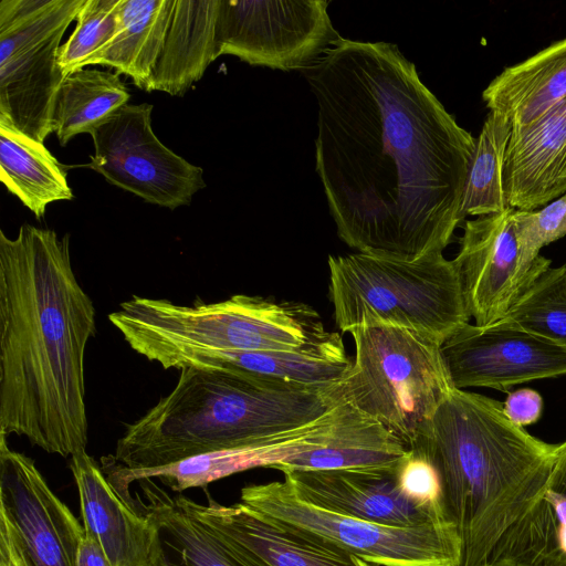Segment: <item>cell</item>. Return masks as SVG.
I'll list each match as a JSON object with an SVG mask.
<instances>
[{
	"mask_svg": "<svg viewBox=\"0 0 566 566\" xmlns=\"http://www.w3.org/2000/svg\"><path fill=\"white\" fill-rule=\"evenodd\" d=\"M505 318L566 346V264L543 272Z\"/></svg>",
	"mask_w": 566,
	"mask_h": 566,
	"instance_id": "f546056e",
	"label": "cell"
},
{
	"mask_svg": "<svg viewBox=\"0 0 566 566\" xmlns=\"http://www.w3.org/2000/svg\"><path fill=\"white\" fill-rule=\"evenodd\" d=\"M548 488L566 495V440L559 443V452L548 481Z\"/></svg>",
	"mask_w": 566,
	"mask_h": 566,
	"instance_id": "8d00e7d4",
	"label": "cell"
},
{
	"mask_svg": "<svg viewBox=\"0 0 566 566\" xmlns=\"http://www.w3.org/2000/svg\"><path fill=\"white\" fill-rule=\"evenodd\" d=\"M484 566H516L514 564H511V563H506V562H500V563H491V564H486Z\"/></svg>",
	"mask_w": 566,
	"mask_h": 566,
	"instance_id": "74e56055",
	"label": "cell"
},
{
	"mask_svg": "<svg viewBox=\"0 0 566 566\" xmlns=\"http://www.w3.org/2000/svg\"><path fill=\"white\" fill-rule=\"evenodd\" d=\"M329 297L336 325H388L439 345L470 321L452 260L434 253L413 261L367 253L329 255Z\"/></svg>",
	"mask_w": 566,
	"mask_h": 566,
	"instance_id": "8992f818",
	"label": "cell"
},
{
	"mask_svg": "<svg viewBox=\"0 0 566 566\" xmlns=\"http://www.w3.org/2000/svg\"><path fill=\"white\" fill-rule=\"evenodd\" d=\"M96 310L74 273L70 235L0 230V432L63 458L86 450L85 352Z\"/></svg>",
	"mask_w": 566,
	"mask_h": 566,
	"instance_id": "7a4b0ae2",
	"label": "cell"
},
{
	"mask_svg": "<svg viewBox=\"0 0 566 566\" xmlns=\"http://www.w3.org/2000/svg\"><path fill=\"white\" fill-rule=\"evenodd\" d=\"M0 503L8 510L33 566H77L85 528L51 490L30 457L0 432Z\"/></svg>",
	"mask_w": 566,
	"mask_h": 566,
	"instance_id": "5bb4252c",
	"label": "cell"
},
{
	"mask_svg": "<svg viewBox=\"0 0 566 566\" xmlns=\"http://www.w3.org/2000/svg\"><path fill=\"white\" fill-rule=\"evenodd\" d=\"M525 254L535 259L542 248L566 235V193L535 211L514 210Z\"/></svg>",
	"mask_w": 566,
	"mask_h": 566,
	"instance_id": "1f68e13d",
	"label": "cell"
},
{
	"mask_svg": "<svg viewBox=\"0 0 566 566\" xmlns=\"http://www.w3.org/2000/svg\"><path fill=\"white\" fill-rule=\"evenodd\" d=\"M397 478L401 492L409 500L443 520L439 478L433 465L421 452L408 450L397 465Z\"/></svg>",
	"mask_w": 566,
	"mask_h": 566,
	"instance_id": "d6a6232c",
	"label": "cell"
},
{
	"mask_svg": "<svg viewBox=\"0 0 566 566\" xmlns=\"http://www.w3.org/2000/svg\"><path fill=\"white\" fill-rule=\"evenodd\" d=\"M188 513L209 525L234 547L268 566H370L326 541L262 515L243 503L208 504L175 497Z\"/></svg>",
	"mask_w": 566,
	"mask_h": 566,
	"instance_id": "2e32d148",
	"label": "cell"
},
{
	"mask_svg": "<svg viewBox=\"0 0 566 566\" xmlns=\"http://www.w3.org/2000/svg\"><path fill=\"white\" fill-rule=\"evenodd\" d=\"M339 400L338 385L302 387L235 368L185 367L174 389L126 426L107 457L126 469H151L262 443L321 419Z\"/></svg>",
	"mask_w": 566,
	"mask_h": 566,
	"instance_id": "277c9868",
	"label": "cell"
},
{
	"mask_svg": "<svg viewBox=\"0 0 566 566\" xmlns=\"http://www.w3.org/2000/svg\"><path fill=\"white\" fill-rule=\"evenodd\" d=\"M241 503L377 566H459L461 544L444 522L399 527L334 513L300 499L287 481L252 484Z\"/></svg>",
	"mask_w": 566,
	"mask_h": 566,
	"instance_id": "9c48e42d",
	"label": "cell"
},
{
	"mask_svg": "<svg viewBox=\"0 0 566 566\" xmlns=\"http://www.w3.org/2000/svg\"><path fill=\"white\" fill-rule=\"evenodd\" d=\"M566 566V495L547 488L494 545L488 564Z\"/></svg>",
	"mask_w": 566,
	"mask_h": 566,
	"instance_id": "4316f807",
	"label": "cell"
},
{
	"mask_svg": "<svg viewBox=\"0 0 566 566\" xmlns=\"http://www.w3.org/2000/svg\"><path fill=\"white\" fill-rule=\"evenodd\" d=\"M146 503L138 494L135 509L159 530L167 566H268L244 554L218 532L186 512L150 479L140 480Z\"/></svg>",
	"mask_w": 566,
	"mask_h": 566,
	"instance_id": "cb8c5ba5",
	"label": "cell"
},
{
	"mask_svg": "<svg viewBox=\"0 0 566 566\" xmlns=\"http://www.w3.org/2000/svg\"><path fill=\"white\" fill-rule=\"evenodd\" d=\"M77 566H111L101 545L86 532L80 545Z\"/></svg>",
	"mask_w": 566,
	"mask_h": 566,
	"instance_id": "d590c367",
	"label": "cell"
},
{
	"mask_svg": "<svg viewBox=\"0 0 566 566\" xmlns=\"http://www.w3.org/2000/svg\"><path fill=\"white\" fill-rule=\"evenodd\" d=\"M219 0H175L161 52L146 92L184 95L216 57Z\"/></svg>",
	"mask_w": 566,
	"mask_h": 566,
	"instance_id": "7402d4cb",
	"label": "cell"
},
{
	"mask_svg": "<svg viewBox=\"0 0 566 566\" xmlns=\"http://www.w3.org/2000/svg\"><path fill=\"white\" fill-rule=\"evenodd\" d=\"M154 106L127 104L90 135L87 165L107 182L148 203L176 209L206 187L203 169L166 147L151 126Z\"/></svg>",
	"mask_w": 566,
	"mask_h": 566,
	"instance_id": "8fae6325",
	"label": "cell"
},
{
	"mask_svg": "<svg viewBox=\"0 0 566 566\" xmlns=\"http://www.w3.org/2000/svg\"><path fill=\"white\" fill-rule=\"evenodd\" d=\"M283 474L300 499L334 513L399 527L444 522L401 492L397 467L366 470H286Z\"/></svg>",
	"mask_w": 566,
	"mask_h": 566,
	"instance_id": "e0dca14e",
	"label": "cell"
},
{
	"mask_svg": "<svg viewBox=\"0 0 566 566\" xmlns=\"http://www.w3.org/2000/svg\"><path fill=\"white\" fill-rule=\"evenodd\" d=\"M0 180L36 218L50 203L73 199L65 170L44 143L1 118Z\"/></svg>",
	"mask_w": 566,
	"mask_h": 566,
	"instance_id": "d4e9b609",
	"label": "cell"
},
{
	"mask_svg": "<svg viewBox=\"0 0 566 566\" xmlns=\"http://www.w3.org/2000/svg\"><path fill=\"white\" fill-rule=\"evenodd\" d=\"M490 112L512 128L532 124L566 98V38L505 67L482 93Z\"/></svg>",
	"mask_w": 566,
	"mask_h": 566,
	"instance_id": "603a6c76",
	"label": "cell"
},
{
	"mask_svg": "<svg viewBox=\"0 0 566 566\" xmlns=\"http://www.w3.org/2000/svg\"><path fill=\"white\" fill-rule=\"evenodd\" d=\"M465 305L475 325L504 318L537 277L552 266L542 254L528 258L521 244L514 209L468 220L452 260Z\"/></svg>",
	"mask_w": 566,
	"mask_h": 566,
	"instance_id": "7c38bea8",
	"label": "cell"
},
{
	"mask_svg": "<svg viewBox=\"0 0 566 566\" xmlns=\"http://www.w3.org/2000/svg\"><path fill=\"white\" fill-rule=\"evenodd\" d=\"M327 6L325 0H219L216 57L304 71L342 39Z\"/></svg>",
	"mask_w": 566,
	"mask_h": 566,
	"instance_id": "30bf717a",
	"label": "cell"
},
{
	"mask_svg": "<svg viewBox=\"0 0 566 566\" xmlns=\"http://www.w3.org/2000/svg\"><path fill=\"white\" fill-rule=\"evenodd\" d=\"M510 208L535 211L566 193V98L530 125L512 128L504 160Z\"/></svg>",
	"mask_w": 566,
	"mask_h": 566,
	"instance_id": "d6986e66",
	"label": "cell"
},
{
	"mask_svg": "<svg viewBox=\"0 0 566 566\" xmlns=\"http://www.w3.org/2000/svg\"><path fill=\"white\" fill-rule=\"evenodd\" d=\"M336 407L321 419L266 442L217 450L169 465L138 470L123 468L104 455L101 458V468L119 496L136 510L129 490L135 481L158 478L170 490L182 492L191 488H205L213 481L245 470L273 469L293 455L319 446L332 429Z\"/></svg>",
	"mask_w": 566,
	"mask_h": 566,
	"instance_id": "9a60e30c",
	"label": "cell"
},
{
	"mask_svg": "<svg viewBox=\"0 0 566 566\" xmlns=\"http://www.w3.org/2000/svg\"><path fill=\"white\" fill-rule=\"evenodd\" d=\"M409 449L437 471L442 517L461 544L459 566H484L503 533L547 490L559 443L514 424L503 402L454 388Z\"/></svg>",
	"mask_w": 566,
	"mask_h": 566,
	"instance_id": "3957f363",
	"label": "cell"
},
{
	"mask_svg": "<svg viewBox=\"0 0 566 566\" xmlns=\"http://www.w3.org/2000/svg\"><path fill=\"white\" fill-rule=\"evenodd\" d=\"M317 102L316 172L338 237L361 253H443L463 222L475 138L396 44L342 38L304 70Z\"/></svg>",
	"mask_w": 566,
	"mask_h": 566,
	"instance_id": "6da1fadb",
	"label": "cell"
},
{
	"mask_svg": "<svg viewBox=\"0 0 566 566\" xmlns=\"http://www.w3.org/2000/svg\"><path fill=\"white\" fill-rule=\"evenodd\" d=\"M108 319L134 352L164 369L197 353L293 350L332 334L307 304L245 294L191 305L133 295Z\"/></svg>",
	"mask_w": 566,
	"mask_h": 566,
	"instance_id": "5b68a950",
	"label": "cell"
},
{
	"mask_svg": "<svg viewBox=\"0 0 566 566\" xmlns=\"http://www.w3.org/2000/svg\"><path fill=\"white\" fill-rule=\"evenodd\" d=\"M0 566H33L12 517L1 503Z\"/></svg>",
	"mask_w": 566,
	"mask_h": 566,
	"instance_id": "e575fe53",
	"label": "cell"
},
{
	"mask_svg": "<svg viewBox=\"0 0 566 566\" xmlns=\"http://www.w3.org/2000/svg\"><path fill=\"white\" fill-rule=\"evenodd\" d=\"M348 333L355 356L338 384L340 399L378 420L409 449L455 388L441 345L388 325H360Z\"/></svg>",
	"mask_w": 566,
	"mask_h": 566,
	"instance_id": "52a82bcc",
	"label": "cell"
},
{
	"mask_svg": "<svg viewBox=\"0 0 566 566\" xmlns=\"http://www.w3.org/2000/svg\"><path fill=\"white\" fill-rule=\"evenodd\" d=\"M441 352L457 389L509 391L515 385L566 375V346L505 317L486 326L463 325Z\"/></svg>",
	"mask_w": 566,
	"mask_h": 566,
	"instance_id": "4fadbf2b",
	"label": "cell"
},
{
	"mask_svg": "<svg viewBox=\"0 0 566 566\" xmlns=\"http://www.w3.org/2000/svg\"><path fill=\"white\" fill-rule=\"evenodd\" d=\"M175 0H122L115 38L87 65H103L128 76L145 91L161 52Z\"/></svg>",
	"mask_w": 566,
	"mask_h": 566,
	"instance_id": "484cf974",
	"label": "cell"
},
{
	"mask_svg": "<svg viewBox=\"0 0 566 566\" xmlns=\"http://www.w3.org/2000/svg\"><path fill=\"white\" fill-rule=\"evenodd\" d=\"M122 0H85L76 25L57 52V64L65 76L84 69L116 35Z\"/></svg>",
	"mask_w": 566,
	"mask_h": 566,
	"instance_id": "4dcf8cb0",
	"label": "cell"
},
{
	"mask_svg": "<svg viewBox=\"0 0 566 566\" xmlns=\"http://www.w3.org/2000/svg\"><path fill=\"white\" fill-rule=\"evenodd\" d=\"M352 360L342 336L332 333L319 343L293 350L197 353L180 360L176 369L228 367L277 382L328 388L339 384Z\"/></svg>",
	"mask_w": 566,
	"mask_h": 566,
	"instance_id": "44dd1931",
	"label": "cell"
},
{
	"mask_svg": "<svg viewBox=\"0 0 566 566\" xmlns=\"http://www.w3.org/2000/svg\"><path fill=\"white\" fill-rule=\"evenodd\" d=\"M511 130L507 118L489 113L475 138L460 209L463 221L468 216H490L510 209L504 190V160Z\"/></svg>",
	"mask_w": 566,
	"mask_h": 566,
	"instance_id": "f1b7e54d",
	"label": "cell"
},
{
	"mask_svg": "<svg viewBox=\"0 0 566 566\" xmlns=\"http://www.w3.org/2000/svg\"><path fill=\"white\" fill-rule=\"evenodd\" d=\"M85 0L0 1V118L44 143L52 134L61 40Z\"/></svg>",
	"mask_w": 566,
	"mask_h": 566,
	"instance_id": "ba28073f",
	"label": "cell"
},
{
	"mask_svg": "<svg viewBox=\"0 0 566 566\" xmlns=\"http://www.w3.org/2000/svg\"><path fill=\"white\" fill-rule=\"evenodd\" d=\"M503 409L514 424L528 426L541 418L543 398L538 391L532 388H520L507 394Z\"/></svg>",
	"mask_w": 566,
	"mask_h": 566,
	"instance_id": "836d02e7",
	"label": "cell"
},
{
	"mask_svg": "<svg viewBox=\"0 0 566 566\" xmlns=\"http://www.w3.org/2000/svg\"><path fill=\"white\" fill-rule=\"evenodd\" d=\"M85 532L101 545L111 566H167L158 527L132 509L86 450L71 457Z\"/></svg>",
	"mask_w": 566,
	"mask_h": 566,
	"instance_id": "ac0fdd59",
	"label": "cell"
},
{
	"mask_svg": "<svg viewBox=\"0 0 566 566\" xmlns=\"http://www.w3.org/2000/svg\"><path fill=\"white\" fill-rule=\"evenodd\" d=\"M130 94L117 72L81 69L63 80L53 107L52 133L61 146L91 134L127 105Z\"/></svg>",
	"mask_w": 566,
	"mask_h": 566,
	"instance_id": "83f0119b",
	"label": "cell"
},
{
	"mask_svg": "<svg viewBox=\"0 0 566 566\" xmlns=\"http://www.w3.org/2000/svg\"><path fill=\"white\" fill-rule=\"evenodd\" d=\"M408 450L382 423L340 399L326 439L273 469L283 472L395 468Z\"/></svg>",
	"mask_w": 566,
	"mask_h": 566,
	"instance_id": "ffe728a7",
	"label": "cell"
}]
</instances>
